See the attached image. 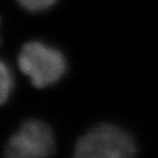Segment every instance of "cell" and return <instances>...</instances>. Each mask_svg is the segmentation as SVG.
<instances>
[{
  "mask_svg": "<svg viewBox=\"0 0 158 158\" xmlns=\"http://www.w3.org/2000/svg\"><path fill=\"white\" fill-rule=\"evenodd\" d=\"M15 90V77L10 66L0 59V106L9 101Z\"/></svg>",
  "mask_w": 158,
  "mask_h": 158,
  "instance_id": "cell-4",
  "label": "cell"
},
{
  "mask_svg": "<svg viewBox=\"0 0 158 158\" xmlns=\"http://www.w3.org/2000/svg\"><path fill=\"white\" fill-rule=\"evenodd\" d=\"M21 9L29 13H41L51 9L58 0H15Z\"/></svg>",
  "mask_w": 158,
  "mask_h": 158,
  "instance_id": "cell-5",
  "label": "cell"
},
{
  "mask_svg": "<svg viewBox=\"0 0 158 158\" xmlns=\"http://www.w3.org/2000/svg\"><path fill=\"white\" fill-rule=\"evenodd\" d=\"M17 64L20 72L37 89L57 84L67 72V60L62 51L40 40L23 43L18 53Z\"/></svg>",
  "mask_w": 158,
  "mask_h": 158,
  "instance_id": "cell-1",
  "label": "cell"
},
{
  "mask_svg": "<svg viewBox=\"0 0 158 158\" xmlns=\"http://www.w3.org/2000/svg\"><path fill=\"white\" fill-rule=\"evenodd\" d=\"M135 142L127 132L102 123L77 141L73 158H135Z\"/></svg>",
  "mask_w": 158,
  "mask_h": 158,
  "instance_id": "cell-2",
  "label": "cell"
},
{
  "mask_svg": "<svg viewBox=\"0 0 158 158\" xmlns=\"http://www.w3.org/2000/svg\"><path fill=\"white\" fill-rule=\"evenodd\" d=\"M55 145L52 127L44 121L29 118L8 139L3 158H51Z\"/></svg>",
  "mask_w": 158,
  "mask_h": 158,
  "instance_id": "cell-3",
  "label": "cell"
},
{
  "mask_svg": "<svg viewBox=\"0 0 158 158\" xmlns=\"http://www.w3.org/2000/svg\"><path fill=\"white\" fill-rule=\"evenodd\" d=\"M1 23H2V20H1V17H0V30H1ZM0 45H1V32H0Z\"/></svg>",
  "mask_w": 158,
  "mask_h": 158,
  "instance_id": "cell-6",
  "label": "cell"
}]
</instances>
